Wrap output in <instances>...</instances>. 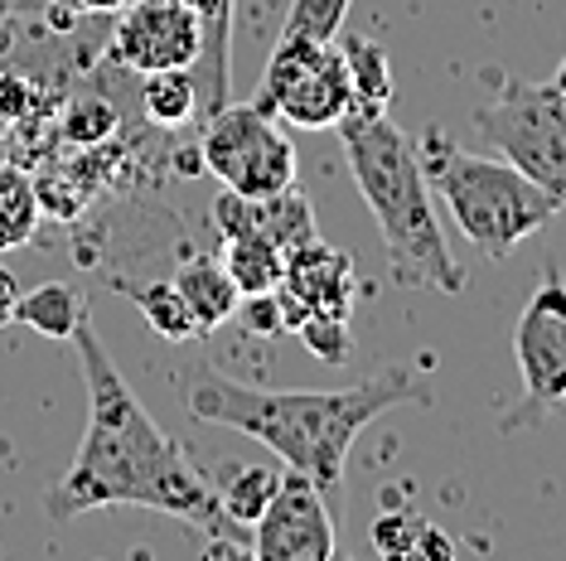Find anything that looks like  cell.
Wrapping results in <instances>:
<instances>
[{"instance_id":"cell-1","label":"cell","mask_w":566,"mask_h":561,"mask_svg":"<svg viewBox=\"0 0 566 561\" xmlns=\"http://www.w3.org/2000/svg\"><path fill=\"white\" fill-rule=\"evenodd\" d=\"M69 343L83 368L87 426L73 465L59 475V484H49L44 518L73 522L93 508H150V514L199 528L209 538V552L252 557V532L223 518L209 475L165 436L156 416L126 388L122 368L112 363V349L97 339L93 320L78 325Z\"/></svg>"},{"instance_id":"cell-2","label":"cell","mask_w":566,"mask_h":561,"mask_svg":"<svg viewBox=\"0 0 566 561\" xmlns=\"http://www.w3.org/2000/svg\"><path fill=\"white\" fill-rule=\"evenodd\" d=\"M175 392L199 421L242 431L248 441L266 445L286 469L315 479V489L334 499L344 484L354 441L392 406H431L436 388L421 368L388 363L358 378L354 388H252L213 363L179 368Z\"/></svg>"},{"instance_id":"cell-3","label":"cell","mask_w":566,"mask_h":561,"mask_svg":"<svg viewBox=\"0 0 566 561\" xmlns=\"http://www.w3.org/2000/svg\"><path fill=\"white\" fill-rule=\"evenodd\" d=\"M334 131L344 140L358 194H364L373 223L382 233L392 280L407 290L460 296L465 290V266L446 247L441 219H436L431 203V180L421 170L407 131L388 112L382 117H344Z\"/></svg>"},{"instance_id":"cell-4","label":"cell","mask_w":566,"mask_h":561,"mask_svg":"<svg viewBox=\"0 0 566 561\" xmlns=\"http://www.w3.org/2000/svg\"><path fill=\"white\" fill-rule=\"evenodd\" d=\"M421 170L436 184V194L446 199L450 219L465 233V242L480 257L504 262L513 257V247L527 242L533 233L562 213V203L537 189L523 170H513L504 156H474V150H460L446 131H427L417 150Z\"/></svg>"},{"instance_id":"cell-5","label":"cell","mask_w":566,"mask_h":561,"mask_svg":"<svg viewBox=\"0 0 566 561\" xmlns=\"http://www.w3.org/2000/svg\"><path fill=\"white\" fill-rule=\"evenodd\" d=\"M474 131L566 209V93L557 83H504L474 107Z\"/></svg>"},{"instance_id":"cell-6","label":"cell","mask_w":566,"mask_h":561,"mask_svg":"<svg viewBox=\"0 0 566 561\" xmlns=\"http://www.w3.org/2000/svg\"><path fill=\"white\" fill-rule=\"evenodd\" d=\"M199 160L223 189L242 199H272L295 184V146L272 112L256 102H223L199 126Z\"/></svg>"},{"instance_id":"cell-7","label":"cell","mask_w":566,"mask_h":561,"mask_svg":"<svg viewBox=\"0 0 566 561\" xmlns=\"http://www.w3.org/2000/svg\"><path fill=\"white\" fill-rule=\"evenodd\" d=\"M513 353H518L523 398L499 421L504 436L537 426L566 406V276L557 262L543 266V280L513 325Z\"/></svg>"},{"instance_id":"cell-8","label":"cell","mask_w":566,"mask_h":561,"mask_svg":"<svg viewBox=\"0 0 566 561\" xmlns=\"http://www.w3.org/2000/svg\"><path fill=\"white\" fill-rule=\"evenodd\" d=\"M349 68L334 40H276L252 102L295 131H329L349 117Z\"/></svg>"},{"instance_id":"cell-9","label":"cell","mask_w":566,"mask_h":561,"mask_svg":"<svg viewBox=\"0 0 566 561\" xmlns=\"http://www.w3.org/2000/svg\"><path fill=\"white\" fill-rule=\"evenodd\" d=\"M334 518L325 494L301 469H286L266 504V514L252 522V557L256 561H329L334 557Z\"/></svg>"},{"instance_id":"cell-10","label":"cell","mask_w":566,"mask_h":561,"mask_svg":"<svg viewBox=\"0 0 566 561\" xmlns=\"http://www.w3.org/2000/svg\"><path fill=\"white\" fill-rule=\"evenodd\" d=\"M112 59L126 73H140V78L165 68H195L199 20L189 15L185 0H132L126 10H117Z\"/></svg>"},{"instance_id":"cell-11","label":"cell","mask_w":566,"mask_h":561,"mask_svg":"<svg viewBox=\"0 0 566 561\" xmlns=\"http://www.w3.org/2000/svg\"><path fill=\"white\" fill-rule=\"evenodd\" d=\"M213 227L223 237H238V233H256L266 242H276L281 252L305 247V242H315V209L311 199L301 194V189H281L272 199H242L233 189H223V194L213 199Z\"/></svg>"},{"instance_id":"cell-12","label":"cell","mask_w":566,"mask_h":561,"mask_svg":"<svg viewBox=\"0 0 566 561\" xmlns=\"http://www.w3.org/2000/svg\"><path fill=\"white\" fill-rule=\"evenodd\" d=\"M281 290L301 305V315H329V320H349L354 315V257L329 242H305L286 257V276H281ZM301 329V325H295Z\"/></svg>"},{"instance_id":"cell-13","label":"cell","mask_w":566,"mask_h":561,"mask_svg":"<svg viewBox=\"0 0 566 561\" xmlns=\"http://www.w3.org/2000/svg\"><path fill=\"white\" fill-rule=\"evenodd\" d=\"M189 15L199 20V59H195V87H199V121L233 102V10L238 0H185Z\"/></svg>"},{"instance_id":"cell-14","label":"cell","mask_w":566,"mask_h":561,"mask_svg":"<svg viewBox=\"0 0 566 561\" xmlns=\"http://www.w3.org/2000/svg\"><path fill=\"white\" fill-rule=\"evenodd\" d=\"M170 280H175L179 296H185L189 315H195L199 339L213 335L218 325H228L238 315V305H242V290L233 286V276L223 272V262L218 257H185L175 266Z\"/></svg>"},{"instance_id":"cell-15","label":"cell","mask_w":566,"mask_h":561,"mask_svg":"<svg viewBox=\"0 0 566 561\" xmlns=\"http://www.w3.org/2000/svg\"><path fill=\"white\" fill-rule=\"evenodd\" d=\"M15 325L34 329L44 339H59L69 343L78 335V325H87V296L69 280H44L34 290H20V305H15Z\"/></svg>"},{"instance_id":"cell-16","label":"cell","mask_w":566,"mask_h":561,"mask_svg":"<svg viewBox=\"0 0 566 561\" xmlns=\"http://www.w3.org/2000/svg\"><path fill=\"white\" fill-rule=\"evenodd\" d=\"M281 475H286V465H281V469L276 465H228V469H218L209 484L218 494L223 518L233 522V528L252 532V522L266 514V504H272Z\"/></svg>"},{"instance_id":"cell-17","label":"cell","mask_w":566,"mask_h":561,"mask_svg":"<svg viewBox=\"0 0 566 561\" xmlns=\"http://www.w3.org/2000/svg\"><path fill=\"white\" fill-rule=\"evenodd\" d=\"M344 68H349V117H382L392 107V63L382 44L344 34Z\"/></svg>"},{"instance_id":"cell-18","label":"cell","mask_w":566,"mask_h":561,"mask_svg":"<svg viewBox=\"0 0 566 561\" xmlns=\"http://www.w3.org/2000/svg\"><path fill=\"white\" fill-rule=\"evenodd\" d=\"M218 262H223V272L233 276V286L242 296H266V290H276L281 276H286V252L256 233L223 237V257Z\"/></svg>"},{"instance_id":"cell-19","label":"cell","mask_w":566,"mask_h":561,"mask_svg":"<svg viewBox=\"0 0 566 561\" xmlns=\"http://www.w3.org/2000/svg\"><path fill=\"white\" fill-rule=\"evenodd\" d=\"M140 112L156 126L175 131V126L199 121V87L189 68H165V73H146L140 78Z\"/></svg>"},{"instance_id":"cell-20","label":"cell","mask_w":566,"mask_h":561,"mask_svg":"<svg viewBox=\"0 0 566 561\" xmlns=\"http://www.w3.org/2000/svg\"><path fill=\"white\" fill-rule=\"evenodd\" d=\"M122 296L136 305L140 320L156 329L160 339H170V343H189V339H199L195 315H189L185 296L175 290V280H146V286H122Z\"/></svg>"},{"instance_id":"cell-21","label":"cell","mask_w":566,"mask_h":561,"mask_svg":"<svg viewBox=\"0 0 566 561\" xmlns=\"http://www.w3.org/2000/svg\"><path fill=\"white\" fill-rule=\"evenodd\" d=\"M354 0H291L286 24H281V40H339L344 20H349Z\"/></svg>"},{"instance_id":"cell-22","label":"cell","mask_w":566,"mask_h":561,"mask_svg":"<svg viewBox=\"0 0 566 561\" xmlns=\"http://www.w3.org/2000/svg\"><path fill=\"white\" fill-rule=\"evenodd\" d=\"M112 126H117V112L97 97H73V107L63 112V136L73 146H102L112 136Z\"/></svg>"},{"instance_id":"cell-23","label":"cell","mask_w":566,"mask_h":561,"mask_svg":"<svg viewBox=\"0 0 566 561\" xmlns=\"http://www.w3.org/2000/svg\"><path fill=\"white\" fill-rule=\"evenodd\" d=\"M34 194L24 189L20 180H6L0 184V247H15L34 233Z\"/></svg>"},{"instance_id":"cell-24","label":"cell","mask_w":566,"mask_h":561,"mask_svg":"<svg viewBox=\"0 0 566 561\" xmlns=\"http://www.w3.org/2000/svg\"><path fill=\"white\" fill-rule=\"evenodd\" d=\"M295 335L305 339V349L319 363H344L349 359V320H329V315H305Z\"/></svg>"},{"instance_id":"cell-25","label":"cell","mask_w":566,"mask_h":561,"mask_svg":"<svg viewBox=\"0 0 566 561\" xmlns=\"http://www.w3.org/2000/svg\"><path fill=\"white\" fill-rule=\"evenodd\" d=\"M417 538H421V518L417 514H382L373 522V552L378 557H417Z\"/></svg>"},{"instance_id":"cell-26","label":"cell","mask_w":566,"mask_h":561,"mask_svg":"<svg viewBox=\"0 0 566 561\" xmlns=\"http://www.w3.org/2000/svg\"><path fill=\"white\" fill-rule=\"evenodd\" d=\"M460 547L450 532H441L436 522H421V538H417V557H427V561H450Z\"/></svg>"},{"instance_id":"cell-27","label":"cell","mask_w":566,"mask_h":561,"mask_svg":"<svg viewBox=\"0 0 566 561\" xmlns=\"http://www.w3.org/2000/svg\"><path fill=\"white\" fill-rule=\"evenodd\" d=\"M15 305H20V280L0 266V329L15 325Z\"/></svg>"},{"instance_id":"cell-28","label":"cell","mask_w":566,"mask_h":561,"mask_svg":"<svg viewBox=\"0 0 566 561\" xmlns=\"http://www.w3.org/2000/svg\"><path fill=\"white\" fill-rule=\"evenodd\" d=\"M73 6H78L83 15H117V10H126L132 0H73Z\"/></svg>"},{"instance_id":"cell-29","label":"cell","mask_w":566,"mask_h":561,"mask_svg":"<svg viewBox=\"0 0 566 561\" xmlns=\"http://www.w3.org/2000/svg\"><path fill=\"white\" fill-rule=\"evenodd\" d=\"M552 83H557L562 93H566V59H562V68H557V78H552Z\"/></svg>"}]
</instances>
